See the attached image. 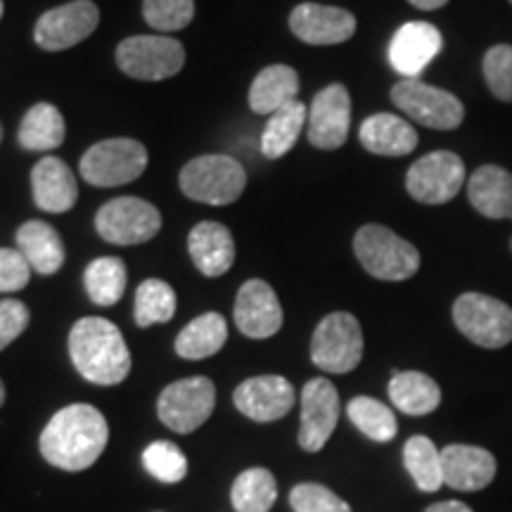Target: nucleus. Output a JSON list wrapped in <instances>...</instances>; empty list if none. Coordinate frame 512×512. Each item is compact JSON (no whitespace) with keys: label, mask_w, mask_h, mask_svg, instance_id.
<instances>
[{"label":"nucleus","mask_w":512,"mask_h":512,"mask_svg":"<svg viewBox=\"0 0 512 512\" xmlns=\"http://www.w3.org/2000/svg\"><path fill=\"white\" fill-rule=\"evenodd\" d=\"M147 169V150L133 138H112L93 145L81 157V176L95 188L126 185Z\"/></svg>","instance_id":"nucleus-7"},{"label":"nucleus","mask_w":512,"mask_h":512,"mask_svg":"<svg viewBox=\"0 0 512 512\" xmlns=\"http://www.w3.org/2000/svg\"><path fill=\"white\" fill-rule=\"evenodd\" d=\"M441 41L439 29L430 22H408L396 31L389 43V62L403 79H420L427 64L439 55Z\"/></svg>","instance_id":"nucleus-19"},{"label":"nucleus","mask_w":512,"mask_h":512,"mask_svg":"<svg viewBox=\"0 0 512 512\" xmlns=\"http://www.w3.org/2000/svg\"><path fill=\"white\" fill-rule=\"evenodd\" d=\"M136 323L138 328H150L157 323H169L176 313V292L164 280L150 278L136 292Z\"/></svg>","instance_id":"nucleus-35"},{"label":"nucleus","mask_w":512,"mask_h":512,"mask_svg":"<svg viewBox=\"0 0 512 512\" xmlns=\"http://www.w3.org/2000/svg\"><path fill=\"white\" fill-rule=\"evenodd\" d=\"M31 266L19 249L0 247V292H19L29 285Z\"/></svg>","instance_id":"nucleus-40"},{"label":"nucleus","mask_w":512,"mask_h":512,"mask_svg":"<svg viewBox=\"0 0 512 512\" xmlns=\"http://www.w3.org/2000/svg\"><path fill=\"white\" fill-rule=\"evenodd\" d=\"M100 10L93 0H72L60 8L43 12L34 27V41L38 48L60 53L86 41L98 29Z\"/></svg>","instance_id":"nucleus-13"},{"label":"nucleus","mask_w":512,"mask_h":512,"mask_svg":"<svg viewBox=\"0 0 512 512\" xmlns=\"http://www.w3.org/2000/svg\"><path fill=\"white\" fill-rule=\"evenodd\" d=\"M403 465L411 472L415 486L425 494L439 491L444 486V470H441V451L427 437H411L403 446Z\"/></svg>","instance_id":"nucleus-33"},{"label":"nucleus","mask_w":512,"mask_h":512,"mask_svg":"<svg viewBox=\"0 0 512 512\" xmlns=\"http://www.w3.org/2000/svg\"><path fill=\"white\" fill-rule=\"evenodd\" d=\"M64 117L50 102H38L19 124V145L31 152H50L64 143Z\"/></svg>","instance_id":"nucleus-29"},{"label":"nucleus","mask_w":512,"mask_h":512,"mask_svg":"<svg viewBox=\"0 0 512 512\" xmlns=\"http://www.w3.org/2000/svg\"><path fill=\"white\" fill-rule=\"evenodd\" d=\"M339 422V394L335 384L325 377L306 382L302 389V425L299 446L306 453H318L328 444Z\"/></svg>","instance_id":"nucleus-15"},{"label":"nucleus","mask_w":512,"mask_h":512,"mask_svg":"<svg viewBox=\"0 0 512 512\" xmlns=\"http://www.w3.org/2000/svg\"><path fill=\"white\" fill-rule=\"evenodd\" d=\"M290 29L309 46H337L356 34V17L335 5L302 3L292 10Z\"/></svg>","instance_id":"nucleus-17"},{"label":"nucleus","mask_w":512,"mask_h":512,"mask_svg":"<svg viewBox=\"0 0 512 512\" xmlns=\"http://www.w3.org/2000/svg\"><path fill=\"white\" fill-rule=\"evenodd\" d=\"M392 102L415 124L434 131H453L465 119V107L456 95L420 79H401L396 83Z\"/></svg>","instance_id":"nucleus-8"},{"label":"nucleus","mask_w":512,"mask_h":512,"mask_svg":"<svg viewBox=\"0 0 512 512\" xmlns=\"http://www.w3.org/2000/svg\"><path fill=\"white\" fill-rule=\"evenodd\" d=\"M0 140H3V126H0Z\"/></svg>","instance_id":"nucleus-46"},{"label":"nucleus","mask_w":512,"mask_h":512,"mask_svg":"<svg viewBox=\"0 0 512 512\" xmlns=\"http://www.w3.org/2000/svg\"><path fill=\"white\" fill-rule=\"evenodd\" d=\"M358 138L368 152L380 157L411 155L418 147V131L406 119L387 112L373 114L363 121Z\"/></svg>","instance_id":"nucleus-23"},{"label":"nucleus","mask_w":512,"mask_h":512,"mask_svg":"<svg viewBox=\"0 0 512 512\" xmlns=\"http://www.w3.org/2000/svg\"><path fill=\"white\" fill-rule=\"evenodd\" d=\"M162 228V214L155 204L138 197H117L102 204L95 216V230L112 245H140L152 240Z\"/></svg>","instance_id":"nucleus-11"},{"label":"nucleus","mask_w":512,"mask_h":512,"mask_svg":"<svg viewBox=\"0 0 512 512\" xmlns=\"http://www.w3.org/2000/svg\"><path fill=\"white\" fill-rule=\"evenodd\" d=\"M354 252L373 278L387 280V283H401L420 271L418 249L380 223H368L358 230Z\"/></svg>","instance_id":"nucleus-3"},{"label":"nucleus","mask_w":512,"mask_h":512,"mask_svg":"<svg viewBox=\"0 0 512 512\" xmlns=\"http://www.w3.org/2000/svg\"><path fill=\"white\" fill-rule=\"evenodd\" d=\"M143 17L157 31H181L195 17V0H143Z\"/></svg>","instance_id":"nucleus-37"},{"label":"nucleus","mask_w":512,"mask_h":512,"mask_svg":"<svg viewBox=\"0 0 512 512\" xmlns=\"http://www.w3.org/2000/svg\"><path fill=\"white\" fill-rule=\"evenodd\" d=\"M351 98L342 83L323 88L309 107L306 133L309 143L318 150H339L349 138Z\"/></svg>","instance_id":"nucleus-14"},{"label":"nucleus","mask_w":512,"mask_h":512,"mask_svg":"<svg viewBox=\"0 0 512 512\" xmlns=\"http://www.w3.org/2000/svg\"><path fill=\"white\" fill-rule=\"evenodd\" d=\"M425 512H472V510L460 501H441V503L430 505Z\"/></svg>","instance_id":"nucleus-42"},{"label":"nucleus","mask_w":512,"mask_h":512,"mask_svg":"<svg viewBox=\"0 0 512 512\" xmlns=\"http://www.w3.org/2000/svg\"><path fill=\"white\" fill-rule=\"evenodd\" d=\"M216 406V387L209 377H185L159 394L157 413L169 430L190 434L200 430Z\"/></svg>","instance_id":"nucleus-10"},{"label":"nucleus","mask_w":512,"mask_h":512,"mask_svg":"<svg viewBox=\"0 0 512 512\" xmlns=\"http://www.w3.org/2000/svg\"><path fill=\"white\" fill-rule=\"evenodd\" d=\"M510 3H512V0H510Z\"/></svg>","instance_id":"nucleus-47"},{"label":"nucleus","mask_w":512,"mask_h":512,"mask_svg":"<svg viewBox=\"0 0 512 512\" xmlns=\"http://www.w3.org/2000/svg\"><path fill=\"white\" fill-rule=\"evenodd\" d=\"M110 441L105 415L88 403L57 411L41 434V456L67 472L88 470Z\"/></svg>","instance_id":"nucleus-1"},{"label":"nucleus","mask_w":512,"mask_h":512,"mask_svg":"<svg viewBox=\"0 0 512 512\" xmlns=\"http://www.w3.org/2000/svg\"><path fill=\"white\" fill-rule=\"evenodd\" d=\"M467 197L486 219H512V174L496 164L479 166L467 181Z\"/></svg>","instance_id":"nucleus-24"},{"label":"nucleus","mask_w":512,"mask_h":512,"mask_svg":"<svg viewBox=\"0 0 512 512\" xmlns=\"http://www.w3.org/2000/svg\"><path fill=\"white\" fill-rule=\"evenodd\" d=\"M128 283V273L124 261L117 256H100L88 264L83 285H86L88 297L98 306H114L124 297Z\"/></svg>","instance_id":"nucleus-31"},{"label":"nucleus","mask_w":512,"mask_h":512,"mask_svg":"<svg viewBox=\"0 0 512 512\" xmlns=\"http://www.w3.org/2000/svg\"><path fill=\"white\" fill-rule=\"evenodd\" d=\"M17 249L38 275H53L64 266V242L53 226L27 221L17 230Z\"/></svg>","instance_id":"nucleus-25"},{"label":"nucleus","mask_w":512,"mask_h":512,"mask_svg":"<svg viewBox=\"0 0 512 512\" xmlns=\"http://www.w3.org/2000/svg\"><path fill=\"white\" fill-rule=\"evenodd\" d=\"M117 64L131 79L164 81L183 69L185 48L171 36H131L119 43Z\"/></svg>","instance_id":"nucleus-9"},{"label":"nucleus","mask_w":512,"mask_h":512,"mask_svg":"<svg viewBox=\"0 0 512 512\" xmlns=\"http://www.w3.org/2000/svg\"><path fill=\"white\" fill-rule=\"evenodd\" d=\"M389 399H392L396 411L420 418V415L437 411L441 403V389L430 375L406 370V373H394L392 382H389Z\"/></svg>","instance_id":"nucleus-27"},{"label":"nucleus","mask_w":512,"mask_h":512,"mask_svg":"<svg viewBox=\"0 0 512 512\" xmlns=\"http://www.w3.org/2000/svg\"><path fill=\"white\" fill-rule=\"evenodd\" d=\"M228 339V325L221 313H204L185 325L176 339V354L188 361H202L219 354Z\"/></svg>","instance_id":"nucleus-28"},{"label":"nucleus","mask_w":512,"mask_h":512,"mask_svg":"<svg viewBox=\"0 0 512 512\" xmlns=\"http://www.w3.org/2000/svg\"><path fill=\"white\" fill-rule=\"evenodd\" d=\"M363 358V330L356 316L335 311L318 323L311 339V361L325 373L344 375Z\"/></svg>","instance_id":"nucleus-5"},{"label":"nucleus","mask_w":512,"mask_h":512,"mask_svg":"<svg viewBox=\"0 0 512 512\" xmlns=\"http://www.w3.org/2000/svg\"><path fill=\"white\" fill-rule=\"evenodd\" d=\"M444 484L456 491H482L496 479V458L482 446L448 444L441 448Z\"/></svg>","instance_id":"nucleus-20"},{"label":"nucleus","mask_w":512,"mask_h":512,"mask_svg":"<svg viewBox=\"0 0 512 512\" xmlns=\"http://www.w3.org/2000/svg\"><path fill=\"white\" fill-rule=\"evenodd\" d=\"M31 313L27 304L17 302V299H3L0 302V351L10 347L15 339L27 330Z\"/></svg>","instance_id":"nucleus-41"},{"label":"nucleus","mask_w":512,"mask_h":512,"mask_svg":"<svg viewBox=\"0 0 512 512\" xmlns=\"http://www.w3.org/2000/svg\"><path fill=\"white\" fill-rule=\"evenodd\" d=\"M235 325L249 339H268L283 328V306L266 280H247L235 299Z\"/></svg>","instance_id":"nucleus-16"},{"label":"nucleus","mask_w":512,"mask_h":512,"mask_svg":"<svg viewBox=\"0 0 512 512\" xmlns=\"http://www.w3.org/2000/svg\"><path fill=\"white\" fill-rule=\"evenodd\" d=\"M5 403V387H3V382H0V406H3Z\"/></svg>","instance_id":"nucleus-44"},{"label":"nucleus","mask_w":512,"mask_h":512,"mask_svg":"<svg viewBox=\"0 0 512 512\" xmlns=\"http://www.w3.org/2000/svg\"><path fill=\"white\" fill-rule=\"evenodd\" d=\"M299 74L287 64H271L256 74L249 88V107L254 114H273L297 100Z\"/></svg>","instance_id":"nucleus-26"},{"label":"nucleus","mask_w":512,"mask_h":512,"mask_svg":"<svg viewBox=\"0 0 512 512\" xmlns=\"http://www.w3.org/2000/svg\"><path fill=\"white\" fill-rule=\"evenodd\" d=\"M347 415L354 425L373 441H392L399 432V422L389 406H384L382 401L370 399V396H356L349 401Z\"/></svg>","instance_id":"nucleus-34"},{"label":"nucleus","mask_w":512,"mask_h":512,"mask_svg":"<svg viewBox=\"0 0 512 512\" xmlns=\"http://www.w3.org/2000/svg\"><path fill=\"white\" fill-rule=\"evenodd\" d=\"M278 498V484L266 467H249L240 472L230 489V503L235 512H268Z\"/></svg>","instance_id":"nucleus-32"},{"label":"nucleus","mask_w":512,"mask_h":512,"mask_svg":"<svg viewBox=\"0 0 512 512\" xmlns=\"http://www.w3.org/2000/svg\"><path fill=\"white\" fill-rule=\"evenodd\" d=\"M484 79L498 100L512 102V46H494L484 55Z\"/></svg>","instance_id":"nucleus-38"},{"label":"nucleus","mask_w":512,"mask_h":512,"mask_svg":"<svg viewBox=\"0 0 512 512\" xmlns=\"http://www.w3.org/2000/svg\"><path fill=\"white\" fill-rule=\"evenodd\" d=\"M188 252L197 271L207 278H219L235 264V240L226 226L202 221L190 230Z\"/></svg>","instance_id":"nucleus-22"},{"label":"nucleus","mask_w":512,"mask_h":512,"mask_svg":"<svg viewBox=\"0 0 512 512\" xmlns=\"http://www.w3.org/2000/svg\"><path fill=\"white\" fill-rule=\"evenodd\" d=\"M294 512H351L349 503L342 501L328 486L304 482L297 484L290 494Z\"/></svg>","instance_id":"nucleus-39"},{"label":"nucleus","mask_w":512,"mask_h":512,"mask_svg":"<svg viewBox=\"0 0 512 512\" xmlns=\"http://www.w3.org/2000/svg\"><path fill=\"white\" fill-rule=\"evenodd\" d=\"M143 465L152 477L164 484H178L188 475V458L171 441H152L143 453Z\"/></svg>","instance_id":"nucleus-36"},{"label":"nucleus","mask_w":512,"mask_h":512,"mask_svg":"<svg viewBox=\"0 0 512 512\" xmlns=\"http://www.w3.org/2000/svg\"><path fill=\"white\" fill-rule=\"evenodd\" d=\"M3 10H5V5H3V0H0V19H3Z\"/></svg>","instance_id":"nucleus-45"},{"label":"nucleus","mask_w":512,"mask_h":512,"mask_svg":"<svg viewBox=\"0 0 512 512\" xmlns=\"http://www.w3.org/2000/svg\"><path fill=\"white\" fill-rule=\"evenodd\" d=\"M309 119V107L304 102L294 100L283 110L273 112L271 119L261 133V152L268 159H278L292 150L297 138L302 136V128Z\"/></svg>","instance_id":"nucleus-30"},{"label":"nucleus","mask_w":512,"mask_h":512,"mask_svg":"<svg viewBox=\"0 0 512 512\" xmlns=\"http://www.w3.org/2000/svg\"><path fill=\"white\" fill-rule=\"evenodd\" d=\"M31 188L38 209L64 214L79 200V185L67 164L57 157H43L31 171Z\"/></svg>","instance_id":"nucleus-21"},{"label":"nucleus","mask_w":512,"mask_h":512,"mask_svg":"<svg viewBox=\"0 0 512 512\" xmlns=\"http://www.w3.org/2000/svg\"><path fill=\"white\" fill-rule=\"evenodd\" d=\"M294 387L283 375L249 377L235 389L233 401L242 415L254 422H273L285 418L292 411Z\"/></svg>","instance_id":"nucleus-18"},{"label":"nucleus","mask_w":512,"mask_h":512,"mask_svg":"<svg viewBox=\"0 0 512 512\" xmlns=\"http://www.w3.org/2000/svg\"><path fill=\"white\" fill-rule=\"evenodd\" d=\"M453 323L477 347L501 349L512 342V309L489 294H460L453 304Z\"/></svg>","instance_id":"nucleus-6"},{"label":"nucleus","mask_w":512,"mask_h":512,"mask_svg":"<svg viewBox=\"0 0 512 512\" xmlns=\"http://www.w3.org/2000/svg\"><path fill=\"white\" fill-rule=\"evenodd\" d=\"M465 185V164L456 152L439 150L420 157L406 174V190L420 204H446Z\"/></svg>","instance_id":"nucleus-12"},{"label":"nucleus","mask_w":512,"mask_h":512,"mask_svg":"<svg viewBox=\"0 0 512 512\" xmlns=\"http://www.w3.org/2000/svg\"><path fill=\"white\" fill-rule=\"evenodd\" d=\"M69 356L83 380L112 387L131 373V351L117 325L105 318H81L69 332Z\"/></svg>","instance_id":"nucleus-2"},{"label":"nucleus","mask_w":512,"mask_h":512,"mask_svg":"<svg viewBox=\"0 0 512 512\" xmlns=\"http://www.w3.org/2000/svg\"><path fill=\"white\" fill-rule=\"evenodd\" d=\"M181 190L195 202L226 207L238 202L247 188V174L238 159L228 155H202L190 159L181 171Z\"/></svg>","instance_id":"nucleus-4"},{"label":"nucleus","mask_w":512,"mask_h":512,"mask_svg":"<svg viewBox=\"0 0 512 512\" xmlns=\"http://www.w3.org/2000/svg\"><path fill=\"white\" fill-rule=\"evenodd\" d=\"M408 3L418 10H439V8H444L448 0H408Z\"/></svg>","instance_id":"nucleus-43"}]
</instances>
